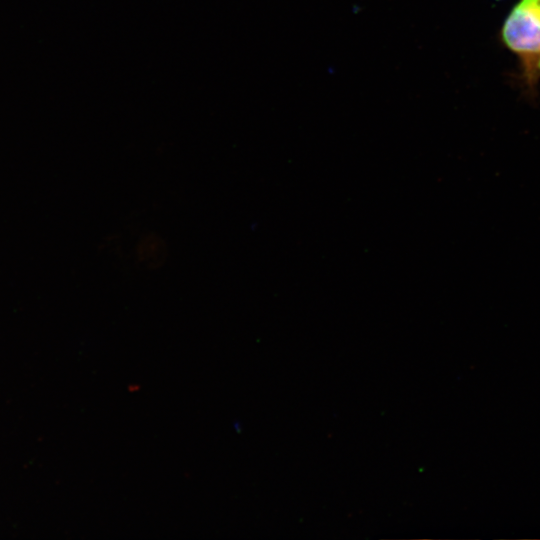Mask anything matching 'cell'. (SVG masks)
<instances>
[{"label":"cell","instance_id":"obj_1","mask_svg":"<svg viewBox=\"0 0 540 540\" xmlns=\"http://www.w3.org/2000/svg\"><path fill=\"white\" fill-rule=\"evenodd\" d=\"M499 40L517 56L521 79L540 53V0H517L502 23Z\"/></svg>","mask_w":540,"mask_h":540},{"label":"cell","instance_id":"obj_2","mask_svg":"<svg viewBox=\"0 0 540 540\" xmlns=\"http://www.w3.org/2000/svg\"><path fill=\"white\" fill-rule=\"evenodd\" d=\"M540 79V53L535 59L529 71L520 80L526 93L533 98L537 95V85Z\"/></svg>","mask_w":540,"mask_h":540},{"label":"cell","instance_id":"obj_3","mask_svg":"<svg viewBox=\"0 0 540 540\" xmlns=\"http://www.w3.org/2000/svg\"><path fill=\"white\" fill-rule=\"evenodd\" d=\"M495 1H501V0H495Z\"/></svg>","mask_w":540,"mask_h":540}]
</instances>
